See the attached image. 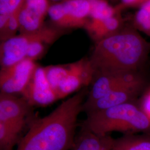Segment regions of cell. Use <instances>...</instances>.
<instances>
[{
	"mask_svg": "<svg viewBox=\"0 0 150 150\" xmlns=\"http://www.w3.org/2000/svg\"><path fill=\"white\" fill-rule=\"evenodd\" d=\"M51 1H52L54 3H57V2H62L64 0H50Z\"/></svg>",
	"mask_w": 150,
	"mask_h": 150,
	"instance_id": "cell-23",
	"label": "cell"
},
{
	"mask_svg": "<svg viewBox=\"0 0 150 150\" xmlns=\"http://www.w3.org/2000/svg\"><path fill=\"white\" fill-rule=\"evenodd\" d=\"M94 74L95 71L89 58H83L70 64L69 75L56 91L59 100L91 85Z\"/></svg>",
	"mask_w": 150,
	"mask_h": 150,
	"instance_id": "cell-10",
	"label": "cell"
},
{
	"mask_svg": "<svg viewBox=\"0 0 150 150\" xmlns=\"http://www.w3.org/2000/svg\"><path fill=\"white\" fill-rule=\"evenodd\" d=\"M131 25L150 37V0L138 8L132 18Z\"/></svg>",
	"mask_w": 150,
	"mask_h": 150,
	"instance_id": "cell-16",
	"label": "cell"
},
{
	"mask_svg": "<svg viewBox=\"0 0 150 150\" xmlns=\"http://www.w3.org/2000/svg\"><path fill=\"white\" fill-rule=\"evenodd\" d=\"M150 52V43L128 25L95 43L89 59L95 72H134L144 66Z\"/></svg>",
	"mask_w": 150,
	"mask_h": 150,
	"instance_id": "cell-2",
	"label": "cell"
},
{
	"mask_svg": "<svg viewBox=\"0 0 150 150\" xmlns=\"http://www.w3.org/2000/svg\"><path fill=\"white\" fill-rule=\"evenodd\" d=\"M86 114L81 128L98 135L106 136L112 132L125 134L150 133V117L134 102Z\"/></svg>",
	"mask_w": 150,
	"mask_h": 150,
	"instance_id": "cell-3",
	"label": "cell"
},
{
	"mask_svg": "<svg viewBox=\"0 0 150 150\" xmlns=\"http://www.w3.org/2000/svg\"><path fill=\"white\" fill-rule=\"evenodd\" d=\"M21 95L32 107H46L59 100L47 80L44 67L39 65Z\"/></svg>",
	"mask_w": 150,
	"mask_h": 150,
	"instance_id": "cell-9",
	"label": "cell"
},
{
	"mask_svg": "<svg viewBox=\"0 0 150 150\" xmlns=\"http://www.w3.org/2000/svg\"><path fill=\"white\" fill-rule=\"evenodd\" d=\"M21 8L10 16L5 27L0 30L1 42H4L16 36V32L19 30V13Z\"/></svg>",
	"mask_w": 150,
	"mask_h": 150,
	"instance_id": "cell-20",
	"label": "cell"
},
{
	"mask_svg": "<svg viewBox=\"0 0 150 150\" xmlns=\"http://www.w3.org/2000/svg\"><path fill=\"white\" fill-rule=\"evenodd\" d=\"M91 0H64L48 8L54 26L62 30L84 28L90 20Z\"/></svg>",
	"mask_w": 150,
	"mask_h": 150,
	"instance_id": "cell-5",
	"label": "cell"
},
{
	"mask_svg": "<svg viewBox=\"0 0 150 150\" xmlns=\"http://www.w3.org/2000/svg\"><path fill=\"white\" fill-rule=\"evenodd\" d=\"M112 150H150V135L124 134L114 139Z\"/></svg>",
	"mask_w": 150,
	"mask_h": 150,
	"instance_id": "cell-15",
	"label": "cell"
},
{
	"mask_svg": "<svg viewBox=\"0 0 150 150\" xmlns=\"http://www.w3.org/2000/svg\"><path fill=\"white\" fill-rule=\"evenodd\" d=\"M125 72H96L84 105H88L106 95L113 89L129 80L137 73Z\"/></svg>",
	"mask_w": 150,
	"mask_h": 150,
	"instance_id": "cell-12",
	"label": "cell"
},
{
	"mask_svg": "<svg viewBox=\"0 0 150 150\" xmlns=\"http://www.w3.org/2000/svg\"><path fill=\"white\" fill-rule=\"evenodd\" d=\"M38 64L32 59H22L10 67H3L0 71L1 92L21 95L32 77Z\"/></svg>",
	"mask_w": 150,
	"mask_h": 150,
	"instance_id": "cell-7",
	"label": "cell"
},
{
	"mask_svg": "<svg viewBox=\"0 0 150 150\" xmlns=\"http://www.w3.org/2000/svg\"><path fill=\"white\" fill-rule=\"evenodd\" d=\"M148 0H120V4L116 5L121 11L129 7H137L144 4Z\"/></svg>",
	"mask_w": 150,
	"mask_h": 150,
	"instance_id": "cell-21",
	"label": "cell"
},
{
	"mask_svg": "<svg viewBox=\"0 0 150 150\" xmlns=\"http://www.w3.org/2000/svg\"><path fill=\"white\" fill-rule=\"evenodd\" d=\"M111 1H117V0H111Z\"/></svg>",
	"mask_w": 150,
	"mask_h": 150,
	"instance_id": "cell-24",
	"label": "cell"
},
{
	"mask_svg": "<svg viewBox=\"0 0 150 150\" xmlns=\"http://www.w3.org/2000/svg\"><path fill=\"white\" fill-rule=\"evenodd\" d=\"M3 1V0H0V2H1V1Z\"/></svg>",
	"mask_w": 150,
	"mask_h": 150,
	"instance_id": "cell-25",
	"label": "cell"
},
{
	"mask_svg": "<svg viewBox=\"0 0 150 150\" xmlns=\"http://www.w3.org/2000/svg\"><path fill=\"white\" fill-rule=\"evenodd\" d=\"M25 0H3L0 2V30L6 25L8 18L19 10Z\"/></svg>",
	"mask_w": 150,
	"mask_h": 150,
	"instance_id": "cell-19",
	"label": "cell"
},
{
	"mask_svg": "<svg viewBox=\"0 0 150 150\" xmlns=\"http://www.w3.org/2000/svg\"><path fill=\"white\" fill-rule=\"evenodd\" d=\"M32 106L23 97L0 93V122L23 129L32 118Z\"/></svg>",
	"mask_w": 150,
	"mask_h": 150,
	"instance_id": "cell-8",
	"label": "cell"
},
{
	"mask_svg": "<svg viewBox=\"0 0 150 150\" xmlns=\"http://www.w3.org/2000/svg\"><path fill=\"white\" fill-rule=\"evenodd\" d=\"M88 90L86 87L61 103L47 116L32 118L16 150H72L79 115Z\"/></svg>",
	"mask_w": 150,
	"mask_h": 150,
	"instance_id": "cell-1",
	"label": "cell"
},
{
	"mask_svg": "<svg viewBox=\"0 0 150 150\" xmlns=\"http://www.w3.org/2000/svg\"><path fill=\"white\" fill-rule=\"evenodd\" d=\"M113 140L109 134L101 136L81 128L72 150H112Z\"/></svg>",
	"mask_w": 150,
	"mask_h": 150,
	"instance_id": "cell-14",
	"label": "cell"
},
{
	"mask_svg": "<svg viewBox=\"0 0 150 150\" xmlns=\"http://www.w3.org/2000/svg\"><path fill=\"white\" fill-rule=\"evenodd\" d=\"M139 106L150 117V91L144 96Z\"/></svg>",
	"mask_w": 150,
	"mask_h": 150,
	"instance_id": "cell-22",
	"label": "cell"
},
{
	"mask_svg": "<svg viewBox=\"0 0 150 150\" xmlns=\"http://www.w3.org/2000/svg\"><path fill=\"white\" fill-rule=\"evenodd\" d=\"M145 85V80L137 73L134 76L113 89L106 95L88 105L83 106V112L86 113L100 111L127 102H134Z\"/></svg>",
	"mask_w": 150,
	"mask_h": 150,
	"instance_id": "cell-6",
	"label": "cell"
},
{
	"mask_svg": "<svg viewBox=\"0 0 150 150\" xmlns=\"http://www.w3.org/2000/svg\"><path fill=\"white\" fill-rule=\"evenodd\" d=\"M91 2L92 9L90 20H103L122 12L116 6L112 7L106 0H91Z\"/></svg>",
	"mask_w": 150,
	"mask_h": 150,
	"instance_id": "cell-18",
	"label": "cell"
},
{
	"mask_svg": "<svg viewBox=\"0 0 150 150\" xmlns=\"http://www.w3.org/2000/svg\"><path fill=\"white\" fill-rule=\"evenodd\" d=\"M62 30L54 26H44L36 32L20 33L15 37L1 42L0 64L1 68L7 67L26 59L27 50L33 42L46 40L54 42L64 34Z\"/></svg>",
	"mask_w": 150,
	"mask_h": 150,
	"instance_id": "cell-4",
	"label": "cell"
},
{
	"mask_svg": "<svg viewBox=\"0 0 150 150\" xmlns=\"http://www.w3.org/2000/svg\"><path fill=\"white\" fill-rule=\"evenodd\" d=\"M124 22L120 12L103 20L91 19L84 28L96 43L120 31L125 26Z\"/></svg>",
	"mask_w": 150,
	"mask_h": 150,
	"instance_id": "cell-13",
	"label": "cell"
},
{
	"mask_svg": "<svg viewBox=\"0 0 150 150\" xmlns=\"http://www.w3.org/2000/svg\"><path fill=\"white\" fill-rule=\"evenodd\" d=\"M44 69L48 83L56 93L59 85L69 74L70 64L50 65L44 67Z\"/></svg>",
	"mask_w": 150,
	"mask_h": 150,
	"instance_id": "cell-17",
	"label": "cell"
},
{
	"mask_svg": "<svg viewBox=\"0 0 150 150\" xmlns=\"http://www.w3.org/2000/svg\"><path fill=\"white\" fill-rule=\"evenodd\" d=\"M50 5L48 0H25L19 13L20 33L36 32L44 27Z\"/></svg>",
	"mask_w": 150,
	"mask_h": 150,
	"instance_id": "cell-11",
	"label": "cell"
}]
</instances>
